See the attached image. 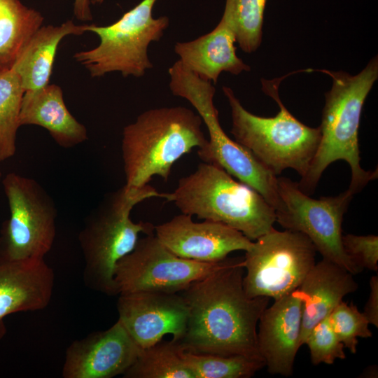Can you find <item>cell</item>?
Masks as SVG:
<instances>
[{
  "mask_svg": "<svg viewBox=\"0 0 378 378\" xmlns=\"http://www.w3.org/2000/svg\"><path fill=\"white\" fill-rule=\"evenodd\" d=\"M243 260L227 258L219 269L181 292L189 309L184 335L174 342L182 351L263 360L257 328L270 298L247 295Z\"/></svg>",
  "mask_w": 378,
  "mask_h": 378,
  "instance_id": "cell-1",
  "label": "cell"
},
{
  "mask_svg": "<svg viewBox=\"0 0 378 378\" xmlns=\"http://www.w3.org/2000/svg\"><path fill=\"white\" fill-rule=\"evenodd\" d=\"M318 71L332 78V85L325 94L318 146L306 174L298 184L304 193L313 192L325 169L342 160L351 168L348 190L355 195L377 178V169L361 168L358 129L365 101L378 78V59L377 56L372 58L355 76L341 71Z\"/></svg>",
  "mask_w": 378,
  "mask_h": 378,
  "instance_id": "cell-2",
  "label": "cell"
},
{
  "mask_svg": "<svg viewBox=\"0 0 378 378\" xmlns=\"http://www.w3.org/2000/svg\"><path fill=\"white\" fill-rule=\"evenodd\" d=\"M198 113L183 106L147 110L125 126L121 143L127 190L144 188L154 176L167 181L174 164L207 142Z\"/></svg>",
  "mask_w": 378,
  "mask_h": 378,
  "instance_id": "cell-3",
  "label": "cell"
},
{
  "mask_svg": "<svg viewBox=\"0 0 378 378\" xmlns=\"http://www.w3.org/2000/svg\"><path fill=\"white\" fill-rule=\"evenodd\" d=\"M168 195L147 185L131 191L122 186L104 196L78 234L84 259L83 281L88 288L110 296L118 295L114 279L117 263L134 249L140 233L154 231L150 223L132 221V209L148 198L167 200Z\"/></svg>",
  "mask_w": 378,
  "mask_h": 378,
  "instance_id": "cell-4",
  "label": "cell"
},
{
  "mask_svg": "<svg viewBox=\"0 0 378 378\" xmlns=\"http://www.w3.org/2000/svg\"><path fill=\"white\" fill-rule=\"evenodd\" d=\"M182 214L227 225L255 241L274 228L275 209L258 192L221 167L200 163L169 193Z\"/></svg>",
  "mask_w": 378,
  "mask_h": 378,
  "instance_id": "cell-5",
  "label": "cell"
},
{
  "mask_svg": "<svg viewBox=\"0 0 378 378\" xmlns=\"http://www.w3.org/2000/svg\"><path fill=\"white\" fill-rule=\"evenodd\" d=\"M279 80H262V90L279 106L278 113L271 118L250 113L230 88L223 87L231 108V133L276 176L293 169L302 178L316 152L321 129L305 125L288 111L279 98Z\"/></svg>",
  "mask_w": 378,
  "mask_h": 378,
  "instance_id": "cell-6",
  "label": "cell"
},
{
  "mask_svg": "<svg viewBox=\"0 0 378 378\" xmlns=\"http://www.w3.org/2000/svg\"><path fill=\"white\" fill-rule=\"evenodd\" d=\"M157 0H142L113 24H87V31L95 34L99 45L76 52L74 58L84 66L92 78L118 71L124 77L139 78L153 63L148 55L151 42L159 41L167 28V16L154 18L153 8Z\"/></svg>",
  "mask_w": 378,
  "mask_h": 378,
  "instance_id": "cell-7",
  "label": "cell"
},
{
  "mask_svg": "<svg viewBox=\"0 0 378 378\" xmlns=\"http://www.w3.org/2000/svg\"><path fill=\"white\" fill-rule=\"evenodd\" d=\"M243 258L248 296L277 300L296 290L316 263V248L304 234L270 231L253 241Z\"/></svg>",
  "mask_w": 378,
  "mask_h": 378,
  "instance_id": "cell-8",
  "label": "cell"
},
{
  "mask_svg": "<svg viewBox=\"0 0 378 378\" xmlns=\"http://www.w3.org/2000/svg\"><path fill=\"white\" fill-rule=\"evenodd\" d=\"M10 217L0 232V250L13 260L42 259L56 235L57 209L35 179L10 172L2 181Z\"/></svg>",
  "mask_w": 378,
  "mask_h": 378,
  "instance_id": "cell-9",
  "label": "cell"
},
{
  "mask_svg": "<svg viewBox=\"0 0 378 378\" xmlns=\"http://www.w3.org/2000/svg\"><path fill=\"white\" fill-rule=\"evenodd\" d=\"M277 186L280 204L275 210L276 222L285 230L306 235L323 258L354 275L361 272L342 243L344 215L354 195L346 190L337 196L314 199L286 177H277Z\"/></svg>",
  "mask_w": 378,
  "mask_h": 378,
  "instance_id": "cell-10",
  "label": "cell"
},
{
  "mask_svg": "<svg viewBox=\"0 0 378 378\" xmlns=\"http://www.w3.org/2000/svg\"><path fill=\"white\" fill-rule=\"evenodd\" d=\"M226 258L213 262L182 258L150 233L139 239L134 249L117 263V293H178L219 269Z\"/></svg>",
  "mask_w": 378,
  "mask_h": 378,
  "instance_id": "cell-11",
  "label": "cell"
},
{
  "mask_svg": "<svg viewBox=\"0 0 378 378\" xmlns=\"http://www.w3.org/2000/svg\"><path fill=\"white\" fill-rule=\"evenodd\" d=\"M118 321L140 349L160 342L167 334L178 342L186 331L189 309L180 293L134 292L120 293Z\"/></svg>",
  "mask_w": 378,
  "mask_h": 378,
  "instance_id": "cell-12",
  "label": "cell"
},
{
  "mask_svg": "<svg viewBox=\"0 0 378 378\" xmlns=\"http://www.w3.org/2000/svg\"><path fill=\"white\" fill-rule=\"evenodd\" d=\"M196 111L209 136L205 145L198 148L200 158L221 167L258 192L276 210L280 204L276 176L248 149L225 134L220 125L214 100L204 102Z\"/></svg>",
  "mask_w": 378,
  "mask_h": 378,
  "instance_id": "cell-13",
  "label": "cell"
},
{
  "mask_svg": "<svg viewBox=\"0 0 378 378\" xmlns=\"http://www.w3.org/2000/svg\"><path fill=\"white\" fill-rule=\"evenodd\" d=\"M141 349L118 320L111 328L72 342L62 369L64 378H111L124 373Z\"/></svg>",
  "mask_w": 378,
  "mask_h": 378,
  "instance_id": "cell-14",
  "label": "cell"
},
{
  "mask_svg": "<svg viewBox=\"0 0 378 378\" xmlns=\"http://www.w3.org/2000/svg\"><path fill=\"white\" fill-rule=\"evenodd\" d=\"M158 240L176 255L201 262H218L235 251H248L253 241L241 232L219 222H194L181 214L154 226Z\"/></svg>",
  "mask_w": 378,
  "mask_h": 378,
  "instance_id": "cell-15",
  "label": "cell"
},
{
  "mask_svg": "<svg viewBox=\"0 0 378 378\" xmlns=\"http://www.w3.org/2000/svg\"><path fill=\"white\" fill-rule=\"evenodd\" d=\"M302 302L298 288L274 300L261 314L257 328L259 354L268 372L289 377L301 346Z\"/></svg>",
  "mask_w": 378,
  "mask_h": 378,
  "instance_id": "cell-16",
  "label": "cell"
},
{
  "mask_svg": "<svg viewBox=\"0 0 378 378\" xmlns=\"http://www.w3.org/2000/svg\"><path fill=\"white\" fill-rule=\"evenodd\" d=\"M54 286L53 269L44 258L13 260L0 250V341L7 332L5 318L45 309Z\"/></svg>",
  "mask_w": 378,
  "mask_h": 378,
  "instance_id": "cell-17",
  "label": "cell"
},
{
  "mask_svg": "<svg viewBox=\"0 0 378 378\" xmlns=\"http://www.w3.org/2000/svg\"><path fill=\"white\" fill-rule=\"evenodd\" d=\"M354 274L323 258L316 262L298 287L302 302L300 345L313 327L329 316L343 298L358 287Z\"/></svg>",
  "mask_w": 378,
  "mask_h": 378,
  "instance_id": "cell-18",
  "label": "cell"
},
{
  "mask_svg": "<svg viewBox=\"0 0 378 378\" xmlns=\"http://www.w3.org/2000/svg\"><path fill=\"white\" fill-rule=\"evenodd\" d=\"M236 38L221 18L210 32L195 40L176 42L174 52L179 61L200 78L216 84L222 72L238 75L251 68L236 53Z\"/></svg>",
  "mask_w": 378,
  "mask_h": 378,
  "instance_id": "cell-19",
  "label": "cell"
},
{
  "mask_svg": "<svg viewBox=\"0 0 378 378\" xmlns=\"http://www.w3.org/2000/svg\"><path fill=\"white\" fill-rule=\"evenodd\" d=\"M20 126L45 128L57 145L69 148L85 141L88 131L68 110L62 88L48 84L34 92H24L19 119Z\"/></svg>",
  "mask_w": 378,
  "mask_h": 378,
  "instance_id": "cell-20",
  "label": "cell"
},
{
  "mask_svg": "<svg viewBox=\"0 0 378 378\" xmlns=\"http://www.w3.org/2000/svg\"><path fill=\"white\" fill-rule=\"evenodd\" d=\"M87 24L67 20L60 25L41 26L30 38L12 69L19 76L24 92L37 91L49 84L61 41L69 35H81Z\"/></svg>",
  "mask_w": 378,
  "mask_h": 378,
  "instance_id": "cell-21",
  "label": "cell"
},
{
  "mask_svg": "<svg viewBox=\"0 0 378 378\" xmlns=\"http://www.w3.org/2000/svg\"><path fill=\"white\" fill-rule=\"evenodd\" d=\"M44 18L20 0H0V71L12 69Z\"/></svg>",
  "mask_w": 378,
  "mask_h": 378,
  "instance_id": "cell-22",
  "label": "cell"
},
{
  "mask_svg": "<svg viewBox=\"0 0 378 378\" xmlns=\"http://www.w3.org/2000/svg\"><path fill=\"white\" fill-rule=\"evenodd\" d=\"M173 341L141 349L135 361L124 373L125 378H194Z\"/></svg>",
  "mask_w": 378,
  "mask_h": 378,
  "instance_id": "cell-23",
  "label": "cell"
},
{
  "mask_svg": "<svg viewBox=\"0 0 378 378\" xmlns=\"http://www.w3.org/2000/svg\"><path fill=\"white\" fill-rule=\"evenodd\" d=\"M24 90L13 69L0 71V162L16 151V135Z\"/></svg>",
  "mask_w": 378,
  "mask_h": 378,
  "instance_id": "cell-24",
  "label": "cell"
},
{
  "mask_svg": "<svg viewBox=\"0 0 378 378\" xmlns=\"http://www.w3.org/2000/svg\"><path fill=\"white\" fill-rule=\"evenodd\" d=\"M184 364L194 378H249L265 366L261 360L244 356H222L181 350Z\"/></svg>",
  "mask_w": 378,
  "mask_h": 378,
  "instance_id": "cell-25",
  "label": "cell"
},
{
  "mask_svg": "<svg viewBox=\"0 0 378 378\" xmlns=\"http://www.w3.org/2000/svg\"><path fill=\"white\" fill-rule=\"evenodd\" d=\"M267 0H226L222 18L246 53L255 52L262 41L264 11Z\"/></svg>",
  "mask_w": 378,
  "mask_h": 378,
  "instance_id": "cell-26",
  "label": "cell"
},
{
  "mask_svg": "<svg viewBox=\"0 0 378 378\" xmlns=\"http://www.w3.org/2000/svg\"><path fill=\"white\" fill-rule=\"evenodd\" d=\"M329 321L344 347L352 354L356 353L358 337L372 336L368 319L353 303L340 302L329 315Z\"/></svg>",
  "mask_w": 378,
  "mask_h": 378,
  "instance_id": "cell-27",
  "label": "cell"
},
{
  "mask_svg": "<svg viewBox=\"0 0 378 378\" xmlns=\"http://www.w3.org/2000/svg\"><path fill=\"white\" fill-rule=\"evenodd\" d=\"M304 344L310 351L313 365H332L337 359L346 358L344 346L334 332L329 316L316 324L308 334Z\"/></svg>",
  "mask_w": 378,
  "mask_h": 378,
  "instance_id": "cell-28",
  "label": "cell"
},
{
  "mask_svg": "<svg viewBox=\"0 0 378 378\" xmlns=\"http://www.w3.org/2000/svg\"><path fill=\"white\" fill-rule=\"evenodd\" d=\"M342 243L346 255L361 272L364 269L377 271L378 237L377 235L342 234Z\"/></svg>",
  "mask_w": 378,
  "mask_h": 378,
  "instance_id": "cell-29",
  "label": "cell"
},
{
  "mask_svg": "<svg viewBox=\"0 0 378 378\" xmlns=\"http://www.w3.org/2000/svg\"><path fill=\"white\" fill-rule=\"evenodd\" d=\"M370 324L378 327V276L370 279V293L363 312Z\"/></svg>",
  "mask_w": 378,
  "mask_h": 378,
  "instance_id": "cell-30",
  "label": "cell"
},
{
  "mask_svg": "<svg viewBox=\"0 0 378 378\" xmlns=\"http://www.w3.org/2000/svg\"><path fill=\"white\" fill-rule=\"evenodd\" d=\"M90 0H74V13L75 17L81 21H90L92 19L90 11Z\"/></svg>",
  "mask_w": 378,
  "mask_h": 378,
  "instance_id": "cell-31",
  "label": "cell"
},
{
  "mask_svg": "<svg viewBox=\"0 0 378 378\" xmlns=\"http://www.w3.org/2000/svg\"><path fill=\"white\" fill-rule=\"evenodd\" d=\"M104 0H90V2H92L94 4H101L103 3Z\"/></svg>",
  "mask_w": 378,
  "mask_h": 378,
  "instance_id": "cell-32",
  "label": "cell"
},
{
  "mask_svg": "<svg viewBox=\"0 0 378 378\" xmlns=\"http://www.w3.org/2000/svg\"><path fill=\"white\" fill-rule=\"evenodd\" d=\"M1 172H0V178H1Z\"/></svg>",
  "mask_w": 378,
  "mask_h": 378,
  "instance_id": "cell-33",
  "label": "cell"
},
{
  "mask_svg": "<svg viewBox=\"0 0 378 378\" xmlns=\"http://www.w3.org/2000/svg\"></svg>",
  "mask_w": 378,
  "mask_h": 378,
  "instance_id": "cell-34",
  "label": "cell"
}]
</instances>
